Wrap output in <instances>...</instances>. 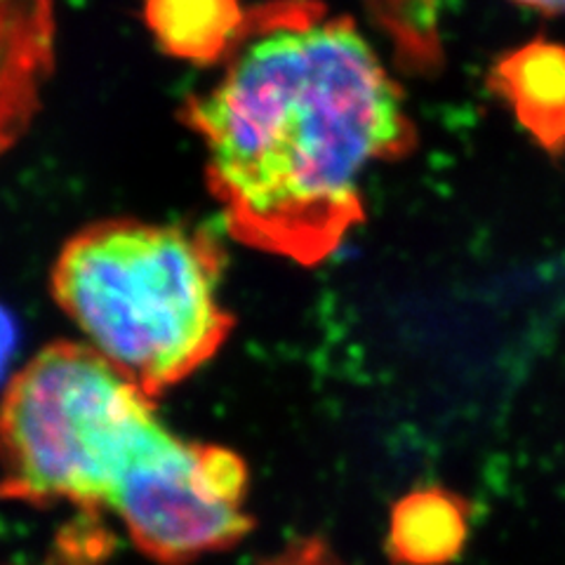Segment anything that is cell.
Returning a JSON list of instances; mask_svg holds the SVG:
<instances>
[{"label":"cell","mask_w":565,"mask_h":565,"mask_svg":"<svg viewBox=\"0 0 565 565\" xmlns=\"http://www.w3.org/2000/svg\"><path fill=\"white\" fill-rule=\"evenodd\" d=\"M222 78L189 104L207 182L247 245L326 259L363 220V177L415 147L403 95L365 35L313 3L247 14Z\"/></svg>","instance_id":"obj_1"},{"label":"cell","mask_w":565,"mask_h":565,"mask_svg":"<svg viewBox=\"0 0 565 565\" xmlns=\"http://www.w3.org/2000/svg\"><path fill=\"white\" fill-rule=\"evenodd\" d=\"M479 509L440 483L408 490L388 511L384 552L392 565H452L467 552Z\"/></svg>","instance_id":"obj_5"},{"label":"cell","mask_w":565,"mask_h":565,"mask_svg":"<svg viewBox=\"0 0 565 565\" xmlns=\"http://www.w3.org/2000/svg\"><path fill=\"white\" fill-rule=\"evenodd\" d=\"M14 347H17V330L12 323V316L0 307V377L6 373V367L14 353Z\"/></svg>","instance_id":"obj_11"},{"label":"cell","mask_w":565,"mask_h":565,"mask_svg":"<svg viewBox=\"0 0 565 565\" xmlns=\"http://www.w3.org/2000/svg\"><path fill=\"white\" fill-rule=\"evenodd\" d=\"M193 481H196L199 492L210 502L243 509L247 469L236 452L217 446H199Z\"/></svg>","instance_id":"obj_8"},{"label":"cell","mask_w":565,"mask_h":565,"mask_svg":"<svg viewBox=\"0 0 565 565\" xmlns=\"http://www.w3.org/2000/svg\"><path fill=\"white\" fill-rule=\"evenodd\" d=\"M147 20L172 57L205 64L226 60L247 14L238 0H147Z\"/></svg>","instance_id":"obj_7"},{"label":"cell","mask_w":565,"mask_h":565,"mask_svg":"<svg viewBox=\"0 0 565 565\" xmlns=\"http://www.w3.org/2000/svg\"><path fill=\"white\" fill-rule=\"evenodd\" d=\"M199 446L172 438L120 483L109 509L141 552L163 565H184L222 552L253 530L243 509L210 502L193 481Z\"/></svg>","instance_id":"obj_4"},{"label":"cell","mask_w":565,"mask_h":565,"mask_svg":"<svg viewBox=\"0 0 565 565\" xmlns=\"http://www.w3.org/2000/svg\"><path fill=\"white\" fill-rule=\"evenodd\" d=\"M172 438L151 396L99 353L50 344L0 403V498L111 507L126 476Z\"/></svg>","instance_id":"obj_3"},{"label":"cell","mask_w":565,"mask_h":565,"mask_svg":"<svg viewBox=\"0 0 565 565\" xmlns=\"http://www.w3.org/2000/svg\"><path fill=\"white\" fill-rule=\"evenodd\" d=\"M259 565H344L340 556L318 537H305L292 542L274 558H267Z\"/></svg>","instance_id":"obj_10"},{"label":"cell","mask_w":565,"mask_h":565,"mask_svg":"<svg viewBox=\"0 0 565 565\" xmlns=\"http://www.w3.org/2000/svg\"><path fill=\"white\" fill-rule=\"evenodd\" d=\"M490 90L509 104L537 145L558 156L565 151V47L530 41L494 62Z\"/></svg>","instance_id":"obj_6"},{"label":"cell","mask_w":565,"mask_h":565,"mask_svg":"<svg viewBox=\"0 0 565 565\" xmlns=\"http://www.w3.org/2000/svg\"><path fill=\"white\" fill-rule=\"evenodd\" d=\"M516 3L535 8L546 14H563L565 12V0H516Z\"/></svg>","instance_id":"obj_12"},{"label":"cell","mask_w":565,"mask_h":565,"mask_svg":"<svg viewBox=\"0 0 565 565\" xmlns=\"http://www.w3.org/2000/svg\"><path fill=\"white\" fill-rule=\"evenodd\" d=\"M104 530L102 525H95V521H81L76 523V530H66V533L60 537V550L66 554L76 565L85 558L87 563H97L99 554L104 552Z\"/></svg>","instance_id":"obj_9"},{"label":"cell","mask_w":565,"mask_h":565,"mask_svg":"<svg viewBox=\"0 0 565 565\" xmlns=\"http://www.w3.org/2000/svg\"><path fill=\"white\" fill-rule=\"evenodd\" d=\"M222 259L203 234L111 220L83 228L57 257L52 290L95 353L156 396L224 344Z\"/></svg>","instance_id":"obj_2"}]
</instances>
